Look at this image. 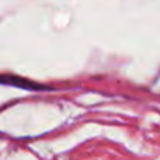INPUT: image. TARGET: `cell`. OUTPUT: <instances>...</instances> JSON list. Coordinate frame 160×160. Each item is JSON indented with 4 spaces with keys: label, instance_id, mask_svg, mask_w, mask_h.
I'll return each instance as SVG.
<instances>
[{
    "label": "cell",
    "instance_id": "6da1fadb",
    "mask_svg": "<svg viewBox=\"0 0 160 160\" xmlns=\"http://www.w3.org/2000/svg\"><path fill=\"white\" fill-rule=\"evenodd\" d=\"M0 83L19 87V88H24V90H47V87H42L39 83L32 82V80L21 78V77H16V75H0Z\"/></svg>",
    "mask_w": 160,
    "mask_h": 160
}]
</instances>
